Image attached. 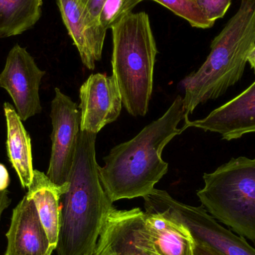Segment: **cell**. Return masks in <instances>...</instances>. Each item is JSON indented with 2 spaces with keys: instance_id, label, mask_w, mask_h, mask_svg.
<instances>
[{
  "instance_id": "cell-12",
  "label": "cell",
  "mask_w": 255,
  "mask_h": 255,
  "mask_svg": "<svg viewBox=\"0 0 255 255\" xmlns=\"http://www.w3.org/2000/svg\"><path fill=\"white\" fill-rule=\"evenodd\" d=\"M4 255H52L34 201L26 194L13 208Z\"/></svg>"
},
{
  "instance_id": "cell-23",
  "label": "cell",
  "mask_w": 255,
  "mask_h": 255,
  "mask_svg": "<svg viewBox=\"0 0 255 255\" xmlns=\"http://www.w3.org/2000/svg\"><path fill=\"white\" fill-rule=\"evenodd\" d=\"M10 180L5 166L0 163V190H7Z\"/></svg>"
},
{
  "instance_id": "cell-1",
  "label": "cell",
  "mask_w": 255,
  "mask_h": 255,
  "mask_svg": "<svg viewBox=\"0 0 255 255\" xmlns=\"http://www.w3.org/2000/svg\"><path fill=\"white\" fill-rule=\"evenodd\" d=\"M184 118V98L178 95L163 116L103 158L106 164L99 167V175L113 203L143 198L154 190L168 172L169 165L162 159L163 148L184 131L178 128Z\"/></svg>"
},
{
  "instance_id": "cell-20",
  "label": "cell",
  "mask_w": 255,
  "mask_h": 255,
  "mask_svg": "<svg viewBox=\"0 0 255 255\" xmlns=\"http://www.w3.org/2000/svg\"><path fill=\"white\" fill-rule=\"evenodd\" d=\"M142 1L143 0H106L99 15V24L107 31L124 16L131 13L133 7Z\"/></svg>"
},
{
  "instance_id": "cell-8",
  "label": "cell",
  "mask_w": 255,
  "mask_h": 255,
  "mask_svg": "<svg viewBox=\"0 0 255 255\" xmlns=\"http://www.w3.org/2000/svg\"><path fill=\"white\" fill-rule=\"evenodd\" d=\"M45 74L25 48L16 44L10 49L0 73V88L8 93L23 122L42 112L39 90Z\"/></svg>"
},
{
  "instance_id": "cell-11",
  "label": "cell",
  "mask_w": 255,
  "mask_h": 255,
  "mask_svg": "<svg viewBox=\"0 0 255 255\" xmlns=\"http://www.w3.org/2000/svg\"><path fill=\"white\" fill-rule=\"evenodd\" d=\"M190 127L219 133L229 141L255 133V82L203 119L186 121L182 129Z\"/></svg>"
},
{
  "instance_id": "cell-22",
  "label": "cell",
  "mask_w": 255,
  "mask_h": 255,
  "mask_svg": "<svg viewBox=\"0 0 255 255\" xmlns=\"http://www.w3.org/2000/svg\"><path fill=\"white\" fill-rule=\"evenodd\" d=\"M194 255H225L215 249L202 243L196 242L194 245Z\"/></svg>"
},
{
  "instance_id": "cell-21",
  "label": "cell",
  "mask_w": 255,
  "mask_h": 255,
  "mask_svg": "<svg viewBox=\"0 0 255 255\" xmlns=\"http://www.w3.org/2000/svg\"><path fill=\"white\" fill-rule=\"evenodd\" d=\"M205 17L215 23L223 18L230 7L232 0H195Z\"/></svg>"
},
{
  "instance_id": "cell-3",
  "label": "cell",
  "mask_w": 255,
  "mask_h": 255,
  "mask_svg": "<svg viewBox=\"0 0 255 255\" xmlns=\"http://www.w3.org/2000/svg\"><path fill=\"white\" fill-rule=\"evenodd\" d=\"M255 45V0H241L239 8L214 39L206 61L186 76L181 85L184 122L199 105L217 100L238 83Z\"/></svg>"
},
{
  "instance_id": "cell-25",
  "label": "cell",
  "mask_w": 255,
  "mask_h": 255,
  "mask_svg": "<svg viewBox=\"0 0 255 255\" xmlns=\"http://www.w3.org/2000/svg\"><path fill=\"white\" fill-rule=\"evenodd\" d=\"M248 63L250 64L252 69L254 70L255 73V45L249 54Z\"/></svg>"
},
{
  "instance_id": "cell-5",
  "label": "cell",
  "mask_w": 255,
  "mask_h": 255,
  "mask_svg": "<svg viewBox=\"0 0 255 255\" xmlns=\"http://www.w3.org/2000/svg\"><path fill=\"white\" fill-rule=\"evenodd\" d=\"M202 206L217 222L255 242V158L239 157L203 175Z\"/></svg>"
},
{
  "instance_id": "cell-19",
  "label": "cell",
  "mask_w": 255,
  "mask_h": 255,
  "mask_svg": "<svg viewBox=\"0 0 255 255\" xmlns=\"http://www.w3.org/2000/svg\"><path fill=\"white\" fill-rule=\"evenodd\" d=\"M167 7L177 16L187 20L195 28H209L214 25L210 22L195 0H151Z\"/></svg>"
},
{
  "instance_id": "cell-10",
  "label": "cell",
  "mask_w": 255,
  "mask_h": 255,
  "mask_svg": "<svg viewBox=\"0 0 255 255\" xmlns=\"http://www.w3.org/2000/svg\"><path fill=\"white\" fill-rule=\"evenodd\" d=\"M144 212L139 208H114L106 218L93 255H156L143 232Z\"/></svg>"
},
{
  "instance_id": "cell-7",
  "label": "cell",
  "mask_w": 255,
  "mask_h": 255,
  "mask_svg": "<svg viewBox=\"0 0 255 255\" xmlns=\"http://www.w3.org/2000/svg\"><path fill=\"white\" fill-rule=\"evenodd\" d=\"M52 151L48 168V178L57 185L68 181L77 149L81 131V114L77 103L55 88L51 104Z\"/></svg>"
},
{
  "instance_id": "cell-17",
  "label": "cell",
  "mask_w": 255,
  "mask_h": 255,
  "mask_svg": "<svg viewBox=\"0 0 255 255\" xmlns=\"http://www.w3.org/2000/svg\"><path fill=\"white\" fill-rule=\"evenodd\" d=\"M69 35L77 48L82 64L88 70L95 69L96 61L89 46L88 31L83 11L77 0H56Z\"/></svg>"
},
{
  "instance_id": "cell-6",
  "label": "cell",
  "mask_w": 255,
  "mask_h": 255,
  "mask_svg": "<svg viewBox=\"0 0 255 255\" xmlns=\"http://www.w3.org/2000/svg\"><path fill=\"white\" fill-rule=\"evenodd\" d=\"M143 199L145 211L160 213L184 225L196 242L225 255H255V249L246 238L220 225L203 207L186 205L165 190L155 188Z\"/></svg>"
},
{
  "instance_id": "cell-13",
  "label": "cell",
  "mask_w": 255,
  "mask_h": 255,
  "mask_svg": "<svg viewBox=\"0 0 255 255\" xmlns=\"http://www.w3.org/2000/svg\"><path fill=\"white\" fill-rule=\"evenodd\" d=\"M142 232L156 255H194L195 241L188 229L167 216L145 211Z\"/></svg>"
},
{
  "instance_id": "cell-14",
  "label": "cell",
  "mask_w": 255,
  "mask_h": 255,
  "mask_svg": "<svg viewBox=\"0 0 255 255\" xmlns=\"http://www.w3.org/2000/svg\"><path fill=\"white\" fill-rule=\"evenodd\" d=\"M68 187V181L57 185L44 172L34 169L33 181L26 193L34 201L52 253L56 250L59 236L60 199Z\"/></svg>"
},
{
  "instance_id": "cell-18",
  "label": "cell",
  "mask_w": 255,
  "mask_h": 255,
  "mask_svg": "<svg viewBox=\"0 0 255 255\" xmlns=\"http://www.w3.org/2000/svg\"><path fill=\"white\" fill-rule=\"evenodd\" d=\"M83 11L85 24L89 37V46L96 62L100 61L103 55L106 31L100 24L98 18L106 0H77Z\"/></svg>"
},
{
  "instance_id": "cell-4",
  "label": "cell",
  "mask_w": 255,
  "mask_h": 255,
  "mask_svg": "<svg viewBox=\"0 0 255 255\" xmlns=\"http://www.w3.org/2000/svg\"><path fill=\"white\" fill-rule=\"evenodd\" d=\"M112 29V76L119 88L123 105L131 116H145L158 53L149 17L145 12H131Z\"/></svg>"
},
{
  "instance_id": "cell-2",
  "label": "cell",
  "mask_w": 255,
  "mask_h": 255,
  "mask_svg": "<svg viewBox=\"0 0 255 255\" xmlns=\"http://www.w3.org/2000/svg\"><path fill=\"white\" fill-rule=\"evenodd\" d=\"M97 133L82 131L67 192L60 199L58 255H93L106 218L115 207L99 175Z\"/></svg>"
},
{
  "instance_id": "cell-24",
  "label": "cell",
  "mask_w": 255,
  "mask_h": 255,
  "mask_svg": "<svg viewBox=\"0 0 255 255\" xmlns=\"http://www.w3.org/2000/svg\"><path fill=\"white\" fill-rule=\"evenodd\" d=\"M7 190H0V220L4 210L7 209L11 202V199L8 196Z\"/></svg>"
},
{
  "instance_id": "cell-15",
  "label": "cell",
  "mask_w": 255,
  "mask_h": 255,
  "mask_svg": "<svg viewBox=\"0 0 255 255\" xmlns=\"http://www.w3.org/2000/svg\"><path fill=\"white\" fill-rule=\"evenodd\" d=\"M3 109L7 125V157L12 167L16 171L22 188H28L32 183L34 171L31 138L14 107L6 102Z\"/></svg>"
},
{
  "instance_id": "cell-16",
  "label": "cell",
  "mask_w": 255,
  "mask_h": 255,
  "mask_svg": "<svg viewBox=\"0 0 255 255\" xmlns=\"http://www.w3.org/2000/svg\"><path fill=\"white\" fill-rule=\"evenodd\" d=\"M43 0H0V39L19 35L41 16Z\"/></svg>"
},
{
  "instance_id": "cell-9",
  "label": "cell",
  "mask_w": 255,
  "mask_h": 255,
  "mask_svg": "<svg viewBox=\"0 0 255 255\" xmlns=\"http://www.w3.org/2000/svg\"><path fill=\"white\" fill-rule=\"evenodd\" d=\"M79 97L82 131L97 134L122 112V97L113 76L91 75L81 87Z\"/></svg>"
}]
</instances>
